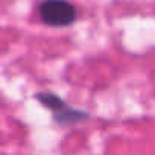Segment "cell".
<instances>
[{"instance_id": "7a4b0ae2", "label": "cell", "mask_w": 155, "mask_h": 155, "mask_svg": "<svg viewBox=\"0 0 155 155\" xmlns=\"http://www.w3.org/2000/svg\"><path fill=\"white\" fill-rule=\"evenodd\" d=\"M38 15L50 28H67L76 21L78 9L68 0H43L38 5Z\"/></svg>"}, {"instance_id": "6da1fadb", "label": "cell", "mask_w": 155, "mask_h": 155, "mask_svg": "<svg viewBox=\"0 0 155 155\" xmlns=\"http://www.w3.org/2000/svg\"><path fill=\"white\" fill-rule=\"evenodd\" d=\"M35 99L52 113L53 120L59 126H73L88 119V113L68 105L61 96L52 91H38Z\"/></svg>"}]
</instances>
